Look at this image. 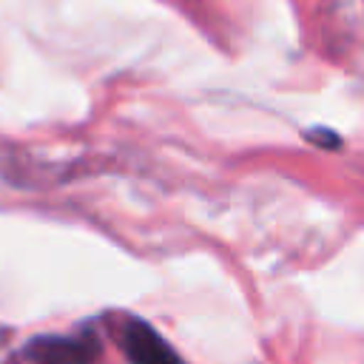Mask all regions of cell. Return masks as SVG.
Wrapping results in <instances>:
<instances>
[{
    "mask_svg": "<svg viewBox=\"0 0 364 364\" xmlns=\"http://www.w3.org/2000/svg\"><path fill=\"white\" fill-rule=\"evenodd\" d=\"M23 353L34 364H97L102 355V341L94 330L68 336H37L26 344Z\"/></svg>",
    "mask_w": 364,
    "mask_h": 364,
    "instance_id": "6da1fadb",
    "label": "cell"
},
{
    "mask_svg": "<svg viewBox=\"0 0 364 364\" xmlns=\"http://www.w3.org/2000/svg\"><path fill=\"white\" fill-rule=\"evenodd\" d=\"M117 338L128 364H185L171 341H165V336L139 316H125L119 321Z\"/></svg>",
    "mask_w": 364,
    "mask_h": 364,
    "instance_id": "7a4b0ae2",
    "label": "cell"
}]
</instances>
